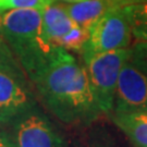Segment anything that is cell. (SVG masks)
I'll list each match as a JSON object with an SVG mask.
<instances>
[{
    "instance_id": "cell-1",
    "label": "cell",
    "mask_w": 147,
    "mask_h": 147,
    "mask_svg": "<svg viewBox=\"0 0 147 147\" xmlns=\"http://www.w3.org/2000/svg\"><path fill=\"white\" fill-rule=\"evenodd\" d=\"M46 109L70 125H89L102 113L84 64L58 47L50 62L32 81Z\"/></svg>"
},
{
    "instance_id": "cell-2",
    "label": "cell",
    "mask_w": 147,
    "mask_h": 147,
    "mask_svg": "<svg viewBox=\"0 0 147 147\" xmlns=\"http://www.w3.org/2000/svg\"><path fill=\"white\" fill-rule=\"evenodd\" d=\"M2 36L31 83L46 68L58 49L44 34L42 10L5 11L2 14Z\"/></svg>"
},
{
    "instance_id": "cell-3",
    "label": "cell",
    "mask_w": 147,
    "mask_h": 147,
    "mask_svg": "<svg viewBox=\"0 0 147 147\" xmlns=\"http://www.w3.org/2000/svg\"><path fill=\"white\" fill-rule=\"evenodd\" d=\"M131 48H120L82 57L95 100L102 113L113 110L117 84L123 64L130 59Z\"/></svg>"
},
{
    "instance_id": "cell-4",
    "label": "cell",
    "mask_w": 147,
    "mask_h": 147,
    "mask_svg": "<svg viewBox=\"0 0 147 147\" xmlns=\"http://www.w3.org/2000/svg\"><path fill=\"white\" fill-rule=\"evenodd\" d=\"M122 5L108 11L90 27L88 40L80 53L82 57L129 47L131 28Z\"/></svg>"
},
{
    "instance_id": "cell-5",
    "label": "cell",
    "mask_w": 147,
    "mask_h": 147,
    "mask_svg": "<svg viewBox=\"0 0 147 147\" xmlns=\"http://www.w3.org/2000/svg\"><path fill=\"white\" fill-rule=\"evenodd\" d=\"M16 147H63L64 140L38 108L18 117L9 125Z\"/></svg>"
},
{
    "instance_id": "cell-6",
    "label": "cell",
    "mask_w": 147,
    "mask_h": 147,
    "mask_svg": "<svg viewBox=\"0 0 147 147\" xmlns=\"http://www.w3.org/2000/svg\"><path fill=\"white\" fill-rule=\"evenodd\" d=\"M147 111V75L127 60L121 69L112 112Z\"/></svg>"
},
{
    "instance_id": "cell-7",
    "label": "cell",
    "mask_w": 147,
    "mask_h": 147,
    "mask_svg": "<svg viewBox=\"0 0 147 147\" xmlns=\"http://www.w3.org/2000/svg\"><path fill=\"white\" fill-rule=\"evenodd\" d=\"M31 85L0 70V125L8 126L18 117L38 108Z\"/></svg>"
},
{
    "instance_id": "cell-8",
    "label": "cell",
    "mask_w": 147,
    "mask_h": 147,
    "mask_svg": "<svg viewBox=\"0 0 147 147\" xmlns=\"http://www.w3.org/2000/svg\"><path fill=\"white\" fill-rule=\"evenodd\" d=\"M120 5H124L120 0H84L76 3H67V11L78 25L90 30L101 16Z\"/></svg>"
},
{
    "instance_id": "cell-9",
    "label": "cell",
    "mask_w": 147,
    "mask_h": 147,
    "mask_svg": "<svg viewBox=\"0 0 147 147\" xmlns=\"http://www.w3.org/2000/svg\"><path fill=\"white\" fill-rule=\"evenodd\" d=\"M42 12L44 34L53 46L60 37L65 35L76 25L69 16L67 3L64 2L55 1L47 5Z\"/></svg>"
},
{
    "instance_id": "cell-10",
    "label": "cell",
    "mask_w": 147,
    "mask_h": 147,
    "mask_svg": "<svg viewBox=\"0 0 147 147\" xmlns=\"http://www.w3.org/2000/svg\"><path fill=\"white\" fill-rule=\"evenodd\" d=\"M113 124L125 134L135 147H147V111L111 112Z\"/></svg>"
},
{
    "instance_id": "cell-11",
    "label": "cell",
    "mask_w": 147,
    "mask_h": 147,
    "mask_svg": "<svg viewBox=\"0 0 147 147\" xmlns=\"http://www.w3.org/2000/svg\"><path fill=\"white\" fill-rule=\"evenodd\" d=\"M122 8L130 24L132 36L137 42H147V0L124 3Z\"/></svg>"
},
{
    "instance_id": "cell-12",
    "label": "cell",
    "mask_w": 147,
    "mask_h": 147,
    "mask_svg": "<svg viewBox=\"0 0 147 147\" xmlns=\"http://www.w3.org/2000/svg\"><path fill=\"white\" fill-rule=\"evenodd\" d=\"M0 70L19 79L22 82L31 83L24 69L22 68L21 63L16 59L2 35H0Z\"/></svg>"
},
{
    "instance_id": "cell-13",
    "label": "cell",
    "mask_w": 147,
    "mask_h": 147,
    "mask_svg": "<svg viewBox=\"0 0 147 147\" xmlns=\"http://www.w3.org/2000/svg\"><path fill=\"white\" fill-rule=\"evenodd\" d=\"M89 30L84 27L75 25V26L69 31L65 35L60 37L57 42H55L56 47H61L68 51H78L81 53L84 45L88 40Z\"/></svg>"
},
{
    "instance_id": "cell-14",
    "label": "cell",
    "mask_w": 147,
    "mask_h": 147,
    "mask_svg": "<svg viewBox=\"0 0 147 147\" xmlns=\"http://www.w3.org/2000/svg\"><path fill=\"white\" fill-rule=\"evenodd\" d=\"M55 0H0V11L13 9H35L44 10Z\"/></svg>"
},
{
    "instance_id": "cell-15",
    "label": "cell",
    "mask_w": 147,
    "mask_h": 147,
    "mask_svg": "<svg viewBox=\"0 0 147 147\" xmlns=\"http://www.w3.org/2000/svg\"><path fill=\"white\" fill-rule=\"evenodd\" d=\"M138 70L147 75V42H137L131 47L129 59Z\"/></svg>"
},
{
    "instance_id": "cell-16",
    "label": "cell",
    "mask_w": 147,
    "mask_h": 147,
    "mask_svg": "<svg viewBox=\"0 0 147 147\" xmlns=\"http://www.w3.org/2000/svg\"><path fill=\"white\" fill-rule=\"evenodd\" d=\"M0 147H16L8 131L0 130Z\"/></svg>"
},
{
    "instance_id": "cell-17",
    "label": "cell",
    "mask_w": 147,
    "mask_h": 147,
    "mask_svg": "<svg viewBox=\"0 0 147 147\" xmlns=\"http://www.w3.org/2000/svg\"><path fill=\"white\" fill-rule=\"evenodd\" d=\"M55 1L64 2V3H76V2H81V1H84V0H55Z\"/></svg>"
},
{
    "instance_id": "cell-18",
    "label": "cell",
    "mask_w": 147,
    "mask_h": 147,
    "mask_svg": "<svg viewBox=\"0 0 147 147\" xmlns=\"http://www.w3.org/2000/svg\"><path fill=\"white\" fill-rule=\"evenodd\" d=\"M122 3H130V2H136V1H143V0H120Z\"/></svg>"
},
{
    "instance_id": "cell-19",
    "label": "cell",
    "mask_w": 147,
    "mask_h": 147,
    "mask_svg": "<svg viewBox=\"0 0 147 147\" xmlns=\"http://www.w3.org/2000/svg\"><path fill=\"white\" fill-rule=\"evenodd\" d=\"M0 35H2V14L0 13Z\"/></svg>"
}]
</instances>
